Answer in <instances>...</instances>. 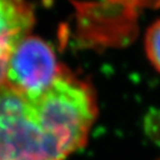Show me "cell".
<instances>
[{
    "instance_id": "cell-1",
    "label": "cell",
    "mask_w": 160,
    "mask_h": 160,
    "mask_svg": "<svg viewBox=\"0 0 160 160\" xmlns=\"http://www.w3.org/2000/svg\"><path fill=\"white\" fill-rule=\"evenodd\" d=\"M97 116L92 86L67 69L39 94L0 88V160H65Z\"/></svg>"
},
{
    "instance_id": "cell-2",
    "label": "cell",
    "mask_w": 160,
    "mask_h": 160,
    "mask_svg": "<svg viewBox=\"0 0 160 160\" xmlns=\"http://www.w3.org/2000/svg\"><path fill=\"white\" fill-rule=\"evenodd\" d=\"M63 71L56 53L45 40L30 34L12 53L6 84L25 94H39Z\"/></svg>"
},
{
    "instance_id": "cell-3",
    "label": "cell",
    "mask_w": 160,
    "mask_h": 160,
    "mask_svg": "<svg viewBox=\"0 0 160 160\" xmlns=\"http://www.w3.org/2000/svg\"><path fill=\"white\" fill-rule=\"evenodd\" d=\"M34 25L33 6L29 0H0V88L6 84V71L12 53Z\"/></svg>"
},
{
    "instance_id": "cell-4",
    "label": "cell",
    "mask_w": 160,
    "mask_h": 160,
    "mask_svg": "<svg viewBox=\"0 0 160 160\" xmlns=\"http://www.w3.org/2000/svg\"><path fill=\"white\" fill-rule=\"evenodd\" d=\"M145 50L149 62L160 72V19L152 24L146 32Z\"/></svg>"
},
{
    "instance_id": "cell-5",
    "label": "cell",
    "mask_w": 160,
    "mask_h": 160,
    "mask_svg": "<svg viewBox=\"0 0 160 160\" xmlns=\"http://www.w3.org/2000/svg\"><path fill=\"white\" fill-rule=\"evenodd\" d=\"M158 160H160V158H159V159H158Z\"/></svg>"
}]
</instances>
